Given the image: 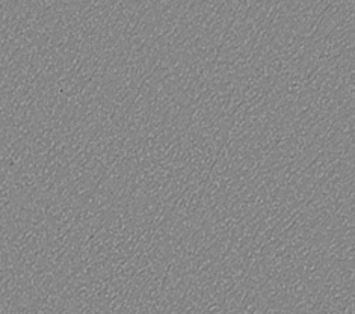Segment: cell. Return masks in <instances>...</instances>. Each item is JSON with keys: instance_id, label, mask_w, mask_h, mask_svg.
<instances>
[]
</instances>
